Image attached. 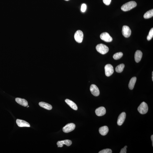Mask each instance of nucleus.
Segmentation results:
<instances>
[{
    "label": "nucleus",
    "instance_id": "a211bd4d",
    "mask_svg": "<svg viewBox=\"0 0 153 153\" xmlns=\"http://www.w3.org/2000/svg\"><path fill=\"white\" fill-rule=\"evenodd\" d=\"M39 105L41 107L45 109L51 110L52 108V106L49 104L44 102H41L39 103Z\"/></svg>",
    "mask_w": 153,
    "mask_h": 153
},
{
    "label": "nucleus",
    "instance_id": "9d476101",
    "mask_svg": "<svg viewBox=\"0 0 153 153\" xmlns=\"http://www.w3.org/2000/svg\"><path fill=\"white\" fill-rule=\"evenodd\" d=\"M126 117L125 113L123 112L120 115L118 118L117 123L118 125L121 126L124 123Z\"/></svg>",
    "mask_w": 153,
    "mask_h": 153
},
{
    "label": "nucleus",
    "instance_id": "c756f323",
    "mask_svg": "<svg viewBox=\"0 0 153 153\" xmlns=\"http://www.w3.org/2000/svg\"><path fill=\"white\" fill-rule=\"evenodd\" d=\"M66 0V1H68L69 0Z\"/></svg>",
    "mask_w": 153,
    "mask_h": 153
},
{
    "label": "nucleus",
    "instance_id": "dca6fc26",
    "mask_svg": "<svg viewBox=\"0 0 153 153\" xmlns=\"http://www.w3.org/2000/svg\"><path fill=\"white\" fill-rule=\"evenodd\" d=\"M65 102L71 108L75 110H77L78 107L76 104L72 101L69 99L65 100Z\"/></svg>",
    "mask_w": 153,
    "mask_h": 153
},
{
    "label": "nucleus",
    "instance_id": "9b49d317",
    "mask_svg": "<svg viewBox=\"0 0 153 153\" xmlns=\"http://www.w3.org/2000/svg\"><path fill=\"white\" fill-rule=\"evenodd\" d=\"M95 112L96 115L98 116H103L106 114V109L104 107H100L96 109Z\"/></svg>",
    "mask_w": 153,
    "mask_h": 153
},
{
    "label": "nucleus",
    "instance_id": "0eeeda50",
    "mask_svg": "<svg viewBox=\"0 0 153 153\" xmlns=\"http://www.w3.org/2000/svg\"><path fill=\"white\" fill-rule=\"evenodd\" d=\"M100 38L102 40L106 42H111L113 40L112 38L107 32L102 33L100 35Z\"/></svg>",
    "mask_w": 153,
    "mask_h": 153
},
{
    "label": "nucleus",
    "instance_id": "6e6552de",
    "mask_svg": "<svg viewBox=\"0 0 153 153\" xmlns=\"http://www.w3.org/2000/svg\"><path fill=\"white\" fill-rule=\"evenodd\" d=\"M122 33L125 37L128 38L131 35V30L128 26H124L122 28Z\"/></svg>",
    "mask_w": 153,
    "mask_h": 153
},
{
    "label": "nucleus",
    "instance_id": "6ab92c4d",
    "mask_svg": "<svg viewBox=\"0 0 153 153\" xmlns=\"http://www.w3.org/2000/svg\"><path fill=\"white\" fill-rule=\"evenodd\" d=\"M136 80H137V78L135 76L133 77L131 79L129 84V87L130 89L132 90L134 89L136 82Z\"/></svg>",
    "mask_w": 153,
    "mask_h": 153
},
{
    "label": "nucleus",
    "instance_id": "39448f33",
    "mask_svg": "<svg viewBox=\"0 0 153 153\" xmlns=\"http://www.w3.org/2000/svg\"><path fill=\"white\" fill-rule=\"evenodd\" d=\"M106 76H109L112 75L114 72V69L113 66L110 64L106 65L105 67Z\"/></svg>",
    "mask_w": 153,
    "mask_h": 153
},
{
    "label": "nucleus",
    "instance_id": "2eb2a0df",
    "mask_svg": "<svg viewBox=\"0 0 153 153\" xmlns=\"http://www.w3.org/2000/svg\"><path fill=\"white\" fill-rule=\"evenodd\" d=\"M15 101L17 103L24 107H26L28 105V101L24 99L20 98H16Z\"/></svg>",
    "mask_w": 153,
    "mask_h": 153
},
{
    "label": "nucleus",
    "instance_id": "cd10ccee",
    "mask_svg": "<svg viewBox=\"0 0 153 153\" xmlns=\"http://www.w3.org/2000/svg\"><path fill=\"white\" fill-rule=\"evenodd\" d=\"M151 139L152 142V146H153V135H152L151 136Z\"/></svg>",
    "mask_w": 153,
    "mask_h": 153
},
{
    "label": "nucleus",
    "instance_id": "412c9836",
    "mask_svg": "<svg viewBox=\"0 0 153 153\" xmlns=\"http://www.w3.org/2000/svg\"><path fill=\"white\" fill-rule=\"evenodd\" d=\"M125 67L124 65V64H121L117 66L115 70L117 72L121 73Z\"/></svg>",
    "mask_w": 153,
    "mask_h": 153
},
{
    "label": "nucleus",
    "instance_id": "c85d7f7f",
    "mask_svg": "<svg viewBox=\"0 0 153 153\" xmlns=\"http://www.w3.org/2000/svg\"><path fill=\"white\" fill-rule=\"evenodd\" d=\"M152 80L153 81V72H152Z\"/></svg>",
    "mask_w": 153,
    "mask_h": 153
},
{
    "label": "nucleus",
    "instance_id": "423d86ee",
    "mask_svg": "<svg viewBox=\"0 0 153 153\" xmlns=\"http://www.w3.org/2000/svg\"><path fill=\"white\" fill-rule=\"evenodd\" d=\"M76 125L73 123H70L66 124L63 128V131L65 133H68L74 130Z\"/></svg>",
    "mask_w": 153,
    "mask_h": 153
},
{
    "label": "nucleus",
    "instance_id": "20e7f679",
    "mask_svg": "<svg viewBox=\"0 0 153 153\" xmlns=\"http://www.w3.org/2000/svg\"><path fill=\"white\" fill-rule=\"evenodd\" d=\"M84 38V34L82 31L78 30L76 31L74 35L75 40L78 43H80L82 42Z\"/></svg>",
    "mask_w": 153,
    "mask_h": 153
},
{
    "label": "nucleus",
    "instance_id": "7ed1b4c3",
    "mask_svg": "<svg viewBox=\"0 0 153 153\" xmlns=\"http://www.w3.org/2000/svg\"><path fill=\"white\" fill-rule=\"evenodd\" d=\"M148 107L147 103L144 102H142L138 107V110L140 114H146L148 111Z\"/></svg>",
    "mask_w": 153,
    "mask_h": 153
},
{
    "label": "nucleus",
    "instance_id": "393cba45",
    "mask_svg": "<svg viewBox=\"0 0 153 153\" xmlns=\"http://www.w3.org/2000/svg\"><path fill=\"white\" fill-rule=\"evenodd\" d=\"M86 6L85 4H83L81 6V10L82 12H84L86 10Z\"/></svg>",
    "mask_w": 153,
    "mask_h": 153
},
{
    "label": "nucleus",
    "instance_id": "bb28decb",
    "mask_svg": "<svg viewBox=\"0 0 153 153\" xmlns=\"http://www.w3.org/2000/svg\"><path fill=\"white\" fill-rule=\"evenodd\" d=\"M127 147V146H125V147L123 148L122 149H121V151L120 153H126V148Z\"/></svg>",
    "mask_w": 153,
    "mask_h": 153
},
{
    "label": "nucleus",
    "instance_id": "f03ea898",
    "mask_svg": "<svg viewBox=\"0 0 153 153\" xmlns=\"http://www.w3.org/2000/svg\"><path fill=\"white\" fill-rule=\"evenodd\" d=\"M96 50L101 54H104L108 52L109 49L106 45L100 44L97 45L96 47Z\"/></svg>",
    "mask_w": 153,
    "mask_h": 153
},
{
    "label": "nucleus",
    "instance_id": "5701e85b",
    "mask_svg": "<svg viewBox=\"0 0 153 153\" xmlns=\"http://www.w3.org/2000/svg\"><path fill=\"white\" fill-rule=\"evenodd\" d=\"M153 37V28L151 29L149 31L148 35L147 36V39L148 41L150 40Z\"/></svg>",
    "mask_w": 153,
    "mask_h": 153
},
{
    "label": "nucleus",
    "instance_id": "4468645a",
    "mask_svg": "<svg viewBox=\"0 0 153 153\" xmlns=\"http://www.w3.org/2000/svg\"><path fill=\"white\" fill-rule=\"evenodd\" d=\"M142 56V51L137 50L136 51L135 54V60L136 62L138 63L141 60Z\"/></svg>",
    "mask_w": 153,
    "mask_h": 153
},
{
    "label": "nucleus",
    "instance_id": "f3484780",
    "mask_svg": "<svg viewBox=\"0 0 153 153\" xmlns=\"http://www.w3.org/2000/svg\"><path fill=\"white\" fill-rule=\"evenodd\" d=\"M109 131V129L107 126H102L99 128V132L101 135L105 136L107 134Z\"/></svg>",
    "mask_w": 153,
    "mask_h": 153
},
{
    "label": "nucleus",
    "instance_id": "aec40b11",
    "mask_svg": "<svg viewBox=\"0 0 153 153\" xmlns=\"http://www.w3.org/2000/svg\"><path fill=\"white\" fill-rule=\"evenodd\" d=\"M153 9H152L149 10L146 12L144 15L145 19H149L153 17Z\"/></svg>",
    "mask_w": 153,
    "mask_h": 153
},
{
    "label": "nucleus",
    "instance_id": "b1692460",
    "mask_svg": "<svg viewBox=\"0 0 153 153\" xmlns=\"http://www.w3.org/2000/svg\"><path fill=\"white\" fill-rule=\"evenodd\" d=\"M112 151L110 149H107L99 151V153H112Z\"/></svg>",
    "mask_w": 153,
    "mask_h": 153
},
{
    "label": "nucleus",
    "instance_id": "4be33fe9",
    "mask_svg": "<svg viewBox=\"0 0 153 153\" xmlns=\"http://www.w3.org/2000/svg\"><path fill=\"white\" fill-rule=\"evenodd\" d=\"M123 55V53L122 52H119L116 53L113 56L114 59L116 60L119 59L122 57Z\"/></svg>",
    "mask_w": 153,
    "mask_h": 153
},
{
    "label": "nucleus",
    "instance_id": "ddd939ff",
    "mask_svg": "<svg viewBox=\"0 0 153 153\" xmlns=\"http://www.w3.org/2000/svg\"><path fill=\"white\" fill-rule=\"evenodd\" d=\"M72 144L71 141L69 140H65L59 141L57 143L58 147H62L63 145H65L68 146H70Z\"/></svg>",
    "mask_w": 153,
    "mask_h": 153
},
{
    "label": "nucleus",
    "instance_id": "a878e982",
    "mask_svg": "<svg viewBox=\"0 0 153 153\" xmlns=\"http://www.w3.org/2000/svg\"><path fill=\"white\" fill-rule=\"evenodd\" d=\"M111 1V0H103V2L106 5L108 6L110 4Z\"/></svg>",
    "mask_w": 153,
    "mask_h": 153
},
{
    "label": "nucleus",
    "instance_id": "f257e3e1",
    "mask_svg": "<svg viewBox=\"0 0 153 153\" xmlns=\"http://www.w3.org/2000/svg\"><path fill=\"white\" fill-rule=\"evenodd\" d=\"M137 5V3L135 1H131L123 5L121 7V9L124 11H128L135 8Z\"/></svg>",
    "mask_w": 153,
    "mask_h": 153
},
{
    "label": "nucleus",
    "instance_id": "1a4fd4ad",
    "mask_svg": "<svg viewBox=\"0 0 153 153\" xmlns=\"http://www.w3.org/2000/svg\"><path fill=\"white\" fill-rule=\"evenodd\" d=\"M90 90L91 93L95 96L99 95L100 92L99 88L96 85L92 84L90 86Z\"/></svg>",
    "mask_w": 153,
    "mask_h": 153
},
{
    "label": "nucleus",
    "instance_id": "f8f14e48",
    "mask_svg": "<svg viewBox=\"0 0 153 153\" xmlns=\"http://www.w3.org/2000/svg\"><path fill=\"white\" fill-rule=\"evenodd\" d=\"M16 123L20 127H30V125L29 123L22 120L17 119L16 120Z\"/></svg>",
    "mask_w": 153,
    "mask_h": 153
}]
</instances>
